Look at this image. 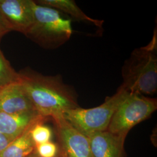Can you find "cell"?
<instances>
[{
	"mask_svg": "<svg viewBox=\"0 0 157 157\" xmlns=\"http://www.w3.org/2000/svg\"></svg>",
	"mask_w": 157,
	"mask_h": 157,
	"instance_id": "20",
	"label": "cell"
},
{
	"mask_svg": "<svg viewBox=\"0 0 157 157\" xmlns=\"http://www.w3.org/2000/svg\"><path fill=\"white\" fill-rule=\"evenodd\" d=\"M2 88H0V90H1V89H2Z\"/></svg>",
	"mask_w": 157,
	"mask_h": 157,
	"instance_id": "19",
	"label": "cell"
},
{
	"mask_svg": "<svg viewBox=\"0 0 157 157\" xmlns=\"http://www.w3.org/2000/svg\"><path fill=\"white\" fill-rule=\"evenodd\" d=\"M157 31L146 46L136 48L122 68L121 86L130 93L154 94L157 90Z\"/></svg>",
	"mask_w": 157,
	"mask_h": 157,
	"instance_id": "2",
	"label": "cell"
},
{
	"mask_svg": "<svg viewBox=\"0 0 157 157\" xmlns=\"http://www.w3.org/2000/svg\"><path fill=\"white\" fill-rule=\"evenodd\" d=\"M34 152L39 157H57L58 147L56 143L48 141L36 145Z\"/></svg>",
	"mask_w": 157,
	"mask_h": 157,
	"instance_id": "15",
	"label": "cell"
},
{
	"mask_svg": "<svg viewBox=\"0 0 157 157\" xmlns=\"http://www.w3.org/2000/svg\"><path fill=\"white\" fill-rule=\"evenodd\" d=\"M9 32H10V30L7 28L2 17L0 15V41L2 37Z\"/></svg>",
	"mask_w": 157,
	"mask_h": 157,
	"instance_id": "17",
	"label": "cell"
},
{
	"mask_svg": "<svg viewBox=\"0 0 157 157\" xmlns=\"http://www.w3.org/2000/svg\"><path fill=\"white\" fill-rule=\"evenodd\" d=\"M13 140V139L0 133V153Z\"/></svg>",
	"mask_w": 157,
	"mask_h": 157,
	"instance_id": "16",
	"label": "cell"
},
{
	"mask_svg": "<svg viewBox=\"0 0 157 157\" xmlns=\"http://www.w3.org/2000/svg\"><path fill=\"white\" fill-rule=\"evenodd\" d=\"M157 108L156 99L130 93L114 112L107 130L124 141L129 131L149 118Z\"/></svg>",
	"mask_w": 157,
	"mask_h": 157,
	"instance_id": "5",
	"label": "cell"
},
{
	"mask_svg": "<svg viewBox=\"0 0 157 157\" xmlns=\"http://www.w3.org/2000/svg\"><path fill=\"white\" fill-rule=\"evenodd\" d=\"M0 111L11 114L36 111L21 80L0 90Z\"/></svg>",
	"mask_w": 157,
	"mask_h": 157,
	"instance_id": "8",
	"label": "cell"
},
{
	"mask_svg": "<svg viewBox=\"0 0 157 157\" xmlns=\"http://www.w3.org/2000/svg\"><path fill=\"white\" fill-rule=\"evenodd\" d=\"M129 93L120 86L114 95L107 97L98 107L89 109L78 107L62 115L74 128L89 137L95 133L107 130L114 112Z\"/></svg>",
	"mask_w": 157,
	"mask_h": 157,
	"instance_id": "4",
	"label": "cell"
},
{
	"mask_svg": "<svg viewBox=\"0 0 157 157\" xmlns=\"http://www.w3.org/2000/svg\"><path fill=\"white\" fill-rule=\"evenodd\" d=\"M63 151V157H94L89 139L68 122L63 115L52 118Z\"/></svg>",
	"mask_w": 157,
	"mask_h": 157,
	"instance_id": "6",
	"label": "cell"
},
{
	"mask_svg": "<svg viewBox=\"0 0 157 157\" xmlns=\"http://www.w3.org/2000/svg\"><path fill=\"white\" fill-rule=\"evenodd\" d=\"M45 118L36 111L17 114L0 111V133L14 140L34 124Z\"/></svg>",
	"mask_w": 157,
	"mask_h": 157,
	"instance_id": "9",
	"label": "cell"
},
{
	"mask_svg": "<svg viewBox=\"0 0 157 157\" xmlns=\"http://www.w3.org/2000/svg\"><path fill=\"white\" fill-rule=\"evenodd\" d=\"M20 76L12 67L0 48V88L20 81Z\"/></svg>",
	"mask_w": 157,
	"mask_h": 157,
	"instance_id": "13",
	"label": "cell"
},
{
	"mask_svg": "<svg viewBox=\"0 0 157 157\" xmlns=\"http://www.w3.org/2000/svg\"><path fill=\"white\" fill-rule=\"evenodd\" d=\"M32 126L11 141L0 153V157H27L33 153L36 145L30 135Z\"/></svg>",
	"mask_w": 157,
	"mask_h": 157,
	"instance_id": "12",
	"label": "cell"
},
{
	"mask_svg": "<svg viewBox=\"0 0 157 157\" xmlns=\"http://www.w3.org/2000/svg\"><path fill=\"white\" fill-rule=\"evenodd\" d=\"M35 2L64 12L78 21L90 23L98 28H101L104 23V21L95 19L87 15L73 0H40Z\"/></svg>",
	"mask_w": 157,
	"mask_h": 157,
	"instance_id": "11",
	"label": "cell"
},
{
	"mask_svg": "<svg viewBox=\"0 0 157 157\" xmlns=\"http://www.w3.org/2000/svg\"><path fill=\"white\" fill-rule=\"evenodd\" d=\"M44 121V120L40 121L36 123L30 129V135L36 146L50 141L52 138V130L43 124Z\"/></svg>",
	"mask_w": 157,
	"mask_h": 157,
	"instance_id": "14",
	"label": "cell"
},
{
	"mask_svg": "<svg viewBox=\"0 0 157 157\" xmlns=\"http://www.w3.org/2000/svg\"><path fill=\"white\" fill-rule=\"evenodd\" d=\"M34 1L0 0V15L8 29L27 33L34 21Z\"/></svg>",
	"mask_w": 157,
	"mask_h": 157,
	"instance_id": "7",
	"label": "cell"
},
{
	"mask_svg": "<svg viewBox=\"0 0 157 157\" xmlns=\"http://www.w3.org/2000/svg\"><path fill=\"white\" fill-rule=\"evenodd\" d=\"M94 157H122L124 140L108 130L88 137Z\"/></svg>",
	"mask_w": 157,
	"mask_h": 157,
	"instance_id": "10",
	"label": "cell"
},
{
	"mask_svg": "<svg viewBox=\"0 0 157 157\" xmlns=\"http://www.w3.org/2000/svg\"><path fill=\"white\" fill-rule=\"evenodd\" d=\"M27 157H39L37 155V154L34 152L33 153H32L31 155H30L29 156Z\"/></svg>",
	"mask_w": 157,
	"mask_h": 157,
	"instance_id": "18",
	"label": "cell"
},
{
	"mask_svg": "<svg viewBox=\"0 0 157 157\" xmlns=\"http://www.w3.org/2000/svg\"><path fill=\"white\" fill-rule=\"evenodd\" d=\"M33 15V23L25 36L41 47L56 49L71 37V22L58 10L34 1Z\"/></svg>",
	"mask_w": 157,
	"mask_h": 157,
	"instance_id": "3",
	"label": "cell"
},
{
	"mask_svg": "<svg viewBox=\"0 0 157 157\" xmlns=\"http://www.w3.org/2000/svg\"><path fill=\"white\" fill-rule=\"evenodd\" d=\"M21 82L40 115L54 118L78 107L75 91L59 76H45L31 69L19 72Z\"/></svg>",
	"mask_w": 157,
	"mask_h": 157,
	"instance_id": "1",
	"label": "cell"
}]
</instances>
